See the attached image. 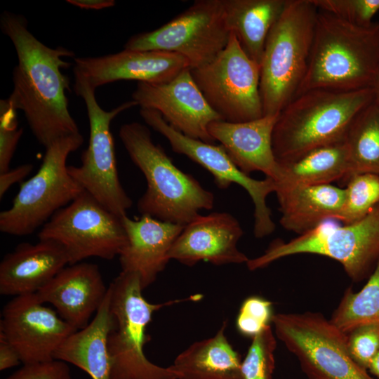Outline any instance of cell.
I'll return each mask as SVG.
<instances>
[{
    "label": "cell",
    "mask_w": 379,
    "mask_h": 379,
    "mask_svg": "<svg viewBox=\"0 0 379 379\" xmlns=\"http://www.w3.org/2000/svg\"><path fill=\"white\" fill-rule=\"evenodd\" d=\"M329 320L345 334L361 325L379 324V260L361 290L346 289Z\"/></svg>",
    "instance_id": "29"
},
{
    "label": "cell",
    "mask_w": 379,
    "mask_h": 379,
    "mask_svg": "<svg viewBox=\"0 0 379 379\" xmlns=\"http://www.w3.org/2000/svg\"><path fill=\"white\" fill-rule=\"evenodd\" d=\"M6 379H72V375L67 363L53 359L23 365Z\"/></svg>",
    "instance_id": "36"
},
{
    "label": "cell",
    "mask_w": 379,
    "mask_h": 379,
    "mask_svg": "<svg viewBox=\"0 0 379 379\" xmlns=\"http://www.w3.org/2000/svg\"><path fill=\"white\" fill-rule=\"evenodd\" d=\"M74 79L85 81L95 90L121 81L161 84L190 68L182 55L160 51H123L99 57L74 59Z\"/></svg>",
    "instance_id": "17"
},
{
    "label": "cell",
    "mask_w": 379,
    "mask_h": 379,
    "mask_svg": "<svg viewBox=\"0 0 379 379\" xmlns=\"http://www.w3.org/2000/svg\"><path fill=\"white\" fill-rule=\"evenodd\" d=\"M140 115L149 126L167 139L173 152L187 157L207 170L213 176L219 189L225 190L236 183L247 191L255 208L253 233L256 238L265 237L274 232L275 224L266 202L268 195L275 192V182L272 178H252L234 164L222 145L183 135L170 126L154 109L140 108Z\"/></svg>",
    "instance_id": "14"
},
{
    "label": "cell",
    "mask_w": 379,
    "mask_h": 379,
    "mask_svg": "<svg viewBox=\"0 0 379 379\" xmlns=\"http://www.w3.org/2000/svg\"><path fill=\"white\" fill-rule=\"evenodd\" d=\"M190 70L204 98L222 120L239 123L264 116L260 65L245 53L232 33L211 62Z\"/></svg>",
    "instance_id": "13"
},
{
    "label": "cell",
    "mask_w": 379,
    "mask_h": 379,
    "mask_svg": "<svg viewBox=\"0 0 379 379\" xmlns=\"http://www.w3.org/2000/svg\"><path fill=\"white\" fill-rule=\"evenodd\" d=\"M227 321L212 337L195 342L179 354L171 367L178 379H243L241 359L225 335Z\"/></svg>",
    "instance_id": "25"
},
{
    "label": "cell",
    "mask_w": 379,
    "mask_h": 379,
    "mask_svg": "<svg viewBox=\"0 0 379 379\" xmlns=\"http://www.w3.org/2000/svg\"><path fill=\"white\" fill-rule=\"evenodd\" d=\"M373 88L353 91L313 89L296 95L279 113L272 149L279 162L342 142L358 113L373 101Z\"/></svg>",
    "instance_id": "4"
},
{
    "label": "cell",
    "mask_w": 379,
    "mask_h": 379,
    "mask_svg": "<svg viewBox=\"0 0 379 379\" xmlns=\"http://www.w3.org/2000/svg\"><path fill=\"white\" fill-rule=\"evenodd\" d=\"M33 169L30 164H22L0 173V198L15 183L21 182Z\"/></svg>",
    "instance_id": "37"
},
{
    "label": "cell",
    "mask_w": 379,
    "mask_h": 379,
    "mask_svg": "<svg viewBox=\"0 0 379 379\" xmlns=\"http://www.w3.org/2000/svg\"><path fill=\"white\" fill-rule=\"evenodd\" d=\"M74 89L85 102L90 137L88 146L82 152L81 164L68 166L69 173L84 191L110 212L122 218L126 215L133 202L119 178L110 124L120 113L138 105L131 100L107 111L97 102L95 90L85 81L75 79Z\"/></svg>",
    "instance_id": "10"
},
{
    "label": "cell",
    "mask_w": 379,
    "mask_h": 379,
    "mask_svg": "<svg viewBox=\"0 0 379 379\" xmlns=\"http://www.w3.org/2000/svg\"><path fill=\"white\" fill-rule=\"evenodd\" d=\"M318 10L360 26L370 25L379 11V0H312Z\"/></svg>",
    "instance_id": "33"
},
{
    "label": "cell",
    "mask_w": 379,
    "mask_h": 379,
    "mask_svg": "<svg viewBox=\"0 0 379 379\" xmlns=\"http://www.w3.org/2000/svg\"><path fill=\"white\" fill-rule=\"evenodd\" d=\"M286 4V0H223L230 32L245 53L258 64L268 34Z\"/></svg>",
    "instance_id": "26"
},
{
    "label": "cell",
    "mask_w": 379,
    "mask_h": 379,
    "mask_svg": "<svg viewBox=\"0 0 379 379\" xmlns=\"http://www.w3.org/2000/svg\"><path fill=\"white\" fill-rule=\"evenodd\" d=\"M274 314L272 302L260 296H249L241 305L237 329L241 335L252 339L270 326Z\"/></svg>",
    "instance_id": "32"
},
{
    "label": "cell",
    "mask_w": 379,
    "mask_h": 379,
    "mask_svg": "<svg viewBox=\"0 0 379 379\" xmlns=\"http://www.w3.org/2000/svg\"><path fill=\"white\" fill-rule=\"evenodd\" d=\"M113 325L108 288L93 319L69 335L56 350L53 359L77 366L92 379H111L107 339Z\"/></svg>",
    "instance_id": "24"
},
{
    "label": "cell",
    "mask_w": 379,
    "mask_h": 379,
    "mask_svg": "<svg viewBox=\"0 0 379 379\" xmlns=\"http://www.w3.org/2000/svg\"><path fill=\"white\" fill-rule=\"evenodd\" d=\"M132 100L140 108L159 112L170 126L183 135L207 143L215 142L209 134L208 126L222 119L204 98L190 68L164 83L137 82Z\"/></svg>",
    "instance_id": "16"
},
{
    "label": "cell",
    "mask_w": 379,
    "mask_h": 379,
    "mask_svg": "<svg viewBox=\"0 0 379 379\" xmlns=\"http://www.w3.org/2000/svg\"><path fill=\"white\" fill-rule=\"evenodd\" d=\"M338 220L343 224L357 222L379 204V175L360 173L350 176Z\"/></svg>",
    "instance_id": "30"
},
{
    "label": "cell",
    "mask_w": 379,
    "mask_h": 379,
    "mask_svg": "<svg viewBox=\"0 0 379 379\" xmlns=\"http://www.w3.org/2000/svg\"><path fill=\"white\" fill-rule=\"evenodd\" d=\"M304 253L336 260L354 281L369 277L379 260V204L357 222L341 226L325 222L287 242L275 241L246 265L254 271L281 258Z\"/></svg>",
    "instance_id": "7"
},
{
    "label": "cell",
    "mask_w": 379,
    "mask_h": 379,
    "mask_svg": "<svg viewBox=\"0 0 379 379\" xmlns=\"http://www.w3.org/2000/svg\"><path fill=\"white\" fill-rule=\"evenodd\" d=\"M282 227L299 235L338 220L345 192L331 184L276 187Z\"/></svg>",
    "instance_id": "23"
},
{
    "label": "cell",
    "mask_w": 379,
    "mask_h": 379,
    "mask_svg": "<svg viewBox=\"0 0 379 379\" xmlns=\"http://www.w3.org/2000/svg\"><path fill=\"white\" fill-rule=\"evenodd\" d=\"M36 293L14 297L4 307L0 333L13 347L23 365L53 360L56 350L75 332Z\"/></svg>",
    "instance_id": "15"
},
{
    "label": "cell",
    "mask_w": 379,
    "mask_h": 379,
    "mask_svg": "<svg viewBox=\"0 0 379 379\" xmlns=\"http://www.w3.org/2000/svg\"><path fill=\"white\" fill-rule=\"evenodd\" d=\"M278 115H264L255 120L232 123L224 120L208 126L234 164L244 173L260 171L274 179L279 164L272 149V132Z\"/></svg>",
    "instance_id": "21"
},
{
    "label": "cell",
    "mask_w": 379,
    "mask_h": 379,
    "mask_svg": "<svg viewBox=\"0 0 379 379\" xmlns=\"http://www.w3.org/2000/svg\"><path fill=\"white\" fill-rule=\"evenodd\" d=\"M67 3L82 9L101 10L115 5L114 0H67Z\"/></svg>",
    "instance_id": "39"
},
{
    "label": "cell",
    "mask_w": 379,
    "mask_h": 379,
    "mask_svg": "<svg viewBox=\"0 0 379 379\" xmlns=\"http://www.w3.org/2000/svg\"><path fill=\"white\" fill-rule=\"evenodd\" d=\"M343 142L348 160L347 179L360 173L379 175L378 105L373 101L358 113Z\"/></svg>",
    "instance_id": "28"
},
{
    "label": "cell",
    "mask_w": 379,
    "mask_h": 379,
    "mask_svg": "<svg viewBox=\"0 0 379 379\" xmlns=\"http://www.w3.org/2000/svg\"><path fill=\"white\" fill-rule=\"evenodd\" d=\"M230 34L223 0H197L160 27L132 36L124 49L176 53L193 69L211 62L225 48Z\"/></svg>",
    "instance_id": "11"
},
{
    "label": "cell",
    "mask_w": 379,
    "mask_h": 379,
    "mask_svg": "<svg viewBox=\"0 0 379 379\" xmlns=\"http://www.w3.org/2000/svg\"><path fill=\"white\" fill-rule=\"evenodd\" d=\"M107 290L98 266L80 262L64 267L36 294L42 303L51 304L64 321L80 330L90 323Z\"/></svg>",
    "instance_id": "19"
},
{
    "label": "cell",
    "mask_w": 379,
    "mask_h": 379,
    "mask_svg": "<svg viewBox=\"0 0 379 379\" xmlns=\"http://www.w3.org/2000/svg\"><path fill=\"white\" fill-rule=\"evenodd\" d=\"M374 92L373 101L379 105V75L373 86Z\"/></svg>",
    "instance_id": "41"
},
{
    "label": "cell",
    "mask_w": 379,
    "mask_h": 379,
    "mask_svg": "<svg viewBox=\"0 0 379 379\" xmlns=\"http://www.w3.org/2000/svg\"><path fill=\"white\" fill-rule=\"evenodd\" d=\"M18 127L17 109L8 99L0 101V173L10 169V163L22 136Z\"/></svg>",
    "instance_id": "35"
},
{
    "label": "cell",
    "mask_w": 379,
    "mask_h": 379,
    "mask_svg": "<svg viewBox=\"0 0 379 379\" xmlns=\"http://www.w3.org/2000/svg\"><path fill=\"white\" fill-rule=\"evenodd\" d=\"M69 265L65 250L51 240L22 243L0 263V293L14 297L36 293Z\"/></svg>",
    "instance_id": "22"
},
{
    "label": "cell",
    "mask_w": 379,
    "mask_h": 379,
    "mask_svg": "<svg viewBox=\"0 0 379 379\" xmlns=\"http://www.w3.org/2000/svg\"><path fill=\"white\" fill-rule=\"evenodd\" d=\"M243 233L239 221L228 213L199 215L184 227L172 245L169 258L187 266L200 261L215 265L246 264L249 258L237 248Z\"/></svg>",
    "instance_id": "18"
},
{
    "label": "cell",
    "mask_w": 379,
    "mask_h": 379,
    "mask_svg": "<svg viewBox=\"0 0 379 379\" xmlns=\"http://www.w3.org/2000/svg\"><path fill=\"white\" fill-rule=\"evenodd\" d=\"M128 244L119 254L121 271L139 274L142 289L151 285L166 267L169 251L185 226L147 215L121 218Z\"/></svg>",
    "instance_id": "20"
},
{
    "label": "cell",
    "mask_w": 379,
    "mask_h": 379,
    "mask_svg": "<svg viewBox=\"0 0 379 379\" xmlns=\"http://www.w3.org/2000/svg\"><path fill=\"white\" fill-rule=\"evenodd\" d=\"M276 187L328 185L348 178V160L344 142L314 149L297 159L279 162ZM276 189V188H275Z\"/></svg>",
    "instance_id": "27"
},
{
    "label": "cell",
    "mask_w": 379,
    "mask_h": 379,
    "mask_svg": "<svg viewBox=\"0 0 379 379\" xmlns=\"http://www.w3.org/2000/svg\"><path fill=\"white\" fill-rule=\"evenodd\" d=\"M20 363L21 361L17 352L0 333V371L13 368Z\"/></svg>",
    "instance_id": "38"
},
{
    "label": "cell",
    "mask_w": 379,
    "mask_h": 379,
    "mask_svg": "<svg viewBox=\"0 0 379 379\" xmlns=\"http://www.w3.org/2000/svg\"><path fill=\"white\" fill-rule=\"evenodd\" d=\"M119 135L147 180V190L137 203L141 215L185 226L201 210L213 208V194L173 163L164 149L152 141L146 126L136 121L124 124Z\"/></svg>",
    "instance_id": "3"
},
{
    "label": "cell",
    "mask_w": 379,
    "mask_h": 379,
    "mask_svg": "<svg viewBox=\"0 0 379 379\" xmlns=\"http://www.w3.org/2000/svg\"><path fill=\"white\" fill-rule=\"evenodd\" d=\"M368 371L379 379V352L371 361Z\"/></svg>",
    "instance_id": "40"
},
{
    "label": "cell",
    "mask_w": 379,
    "mask_h": 379,
    "mask_svg": "<svg viewBox=\"0 0 379 379\" xmlns=\"http://www.w3.org/2000/svg\"><path fill=\"white\" fill-rule=\"evenodd\" d=\"M0 27L18 57L13 91L7 99L23 112L36 139L46 148L58 139L79 133L68 108L69 81L61 71L71 65L63 59L74 56V52L44 44L29 31L27 20L20 14L4 11Z\"/></svg>",
    "instance_id": "1"
},
{
    "label": "cell",
    "mask_w": 379,
    "mask_h": 379,
    "mask_svg": "<svg viewBox=\"0 0 379 379\" xmlns=\"http://www.w3.org/2000/svg\"><path fill=\"white\" fill-rule=\"evenodd\" d=\"M272 323L308 379H375L351 358L347 334L321 313H278Z\"/></svg>",
    "instance_id": "9"
},
{
    "label": "cell",
    "mask_w": 379,
    "mask_h": 379,
    "mask_svg": "<svg viewBox=\"0 0 379 379\" xmlns=\"http://www.w3.org/2000/svg\"><path fill=\"white\" fill-rule=\"evenodd\" d=\"M38 238L60 244L69 265L91 257L112 260L128 244L121 218L84 190L53 214L42 226Z\"/></svg>",
    "instance_id": "12"
},
{
    "label": "cell",
    "mask_w": 379,
    "mask_h": 379,
    "mask_svg": "<svg viewBox=\"0 0 379 379\" xmlns=\"http://www.w3.org/2000/svg\"><path fill=\"white\" fill-rule=\"evenodd\" d=\"M347 347L354 361L368 371L379 352V324H364L352 329L347 333Z\"/></svg>",
    "instance_id": "34"
},
{
    "label": "cell",
    "mask_w": 379,
    "mask_h": 379,
    "mask_svg": "<svg viewBox=\"0 0 379 379\" xmlns=\"http://www.w3.org/2000/svg\"><path fill=\"white\" fill-rule=\"evenodd\" d=\"M277 340L272 326L252 338L245 358L241 361L243 379H273Z\"/></svg>",
    "instance_id": "31"
},
{
    "label": "cell",
    "mask_w": 379,
    "mask_h": 379,
    "mask_svg": "<svg viewBox=\"0 0 379 379\" xmlns=\"http://www.w3.org/2000/svg\"><path fill=\"white\" fill-rule=\"evenodd\" d=\"M378 75L379 22L360 26L318 10L307 70L296 95L373 88Z\"/></svg>",
    "instance_id": "2"
},
{
    "label": "cell",
    "mask_w": 379,
    "mask_h": 379,
    "mask_svg": "<svg viewBox=\"0 0 379 379\" xmlns=\"http://www.w3.org/2000/svg\"><path fill=\"white\" fill-rule=\"evenodd\" d=\"M317 13L312 0H286L270 29L260 64L264 115H278L296 96L307 70Z\"/></svg>",
    "instance_id": "5"
},
{
    "label": "cell",
    "mask_w": 379,
    "mask_h": 379,
    "mask_svg": "<svg viewBox=\"0 0 379 379\" xmlns=\"http://www.w3.org/2000/svg\"><path fill=\"white\" fill-rule=\"evenodd\" d=\"M108 288L114 318L107 339L111 379H178L171 366H160L145 356L144 347L149 340L146 329L157 310L182 302L198 301L202 295L152 303L142 295L139 274L123 271Z\"/></svg>",
    "instance_id": "6"
},
{
    "label": "cell",
    "mask_w": 379,
    "mask_h": 379,
    "mask_svg": "<svg viewBox=\"0 0 379 379\" xmlns=\"http://www.w3.org/2000/svg\"><path fill=\"white\" fill-rule=\"evenodd\" d=\"M84 142L79 133L46 147L38 171L20 184L11 206L0 213L1 232L14 236L32 234L83 191L69 175L67 159Z\"/></svg>",
    "instance_id": "8"
}]
</instances>
